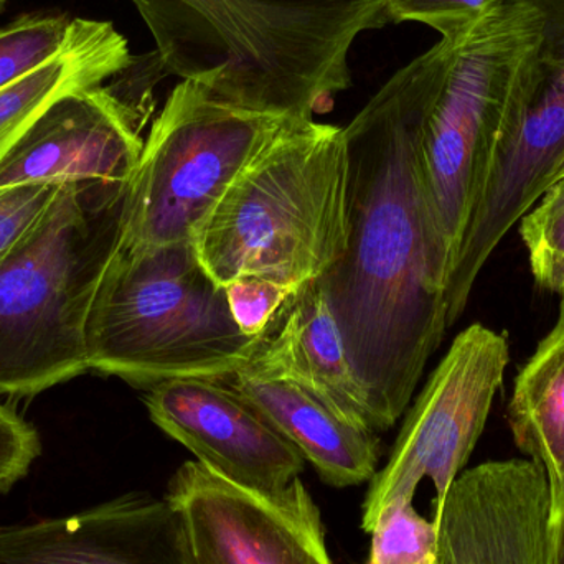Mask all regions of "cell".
<instances>
[{
    "mask_svg": "<svg viewBox=\"0 0 564 564\" xmlns=\"http://www.w3.org/2000/svg\"><path fill=\"white\" fill-rule=\"evenodd\" d=\"M454 40L441 39L394 73L344 129L347 247L318 281L380 431L400 420L449 328V264L423 142Z\"/></svg>",
    "mask_w": 564,
    "mask_h": 564,
    "instance_id": "1",
    "label": "cell"
},
{
    "mask_svg": "<svg viewBox=\"0 0 564 564\" xmlns=\"http://www.w3.org/2000/svg\"><path fill=\"white\" fill-rule=\"evenodd\" d=\"M167 75L251 111L312 119L351 85L358 35L391 22L383 0H131Z\"/></svg>",
    "mask_w": 564,
    "mask_h": 564,
    "instance_id": "2",
    "label": "cell"
},
{
    "mask_svg": "<svg viewBox=\"0 0 564 564\" xmlns=\"http://www.w3.org/2000/svg\"><path fill=\"white\" fill-rule=\"evenodd\" d=\"M131 182H63L0 257V394L33 397L89 370L86 322L124 241Z\"/></svg>",
    "mask_w": 564,
    "mask_h": 564,
    "instance_id": "3",
    "label": "cell"
},
{
    "mask_svg": "<svg viewBox=\"0 0 564 564\" xmlns=\"http://www.w3.org/2000/svg\"><path fill=\"white\" fill-rule=\"evenodd\" d=\"M347 187L344 129L291 118L198 227V258L221 285L318 280L347 247Z\"/></svg>",
    "mask_w": 564,
    "mask_h": 564,
    "instance_id": "4",
    "label": "cell"
},
{
    "mask_svg": "<svg viewBox=\"0 0 564 564\" xmlns=\"http://www.w3.org/2000/svg\"><path fill=\"white\" fill-rule=\"evenodd\" d=\"M258 337L241 332L227 288L198 258L194 240L126 245L106 270L86 322L89 370L132 387L234 377Z\"/></svg>",
    "mask_w": 564,
    "mask_h": 564,
    "instance_id": "5",
    "label": "cell"
},
{
    "mask_svg": "<svg viewBox=\"0 0 564 564\" xmlns=\"http://www.w3.org/2000/svg\"><path fill=\"white\" fill-rule=\"evenodd\" d=\"M542 20L536 0H503L454 40L423 142L427 195L449 278Z\"/></svg>",
    "mask_w": 564,
    "mask_h": 564,
    "instance_id": "6",
    "label": "cell"
},
{
    "mask_svg": "<svg viewBox=\"0 0 564 564\" xmlns=\"http://www.w3.org/2000/svg\"><path fill=\"white\" fill-rule=\"evenodd\" d=\"M288 116L251 111L182 79L154 119L129 185L126 245L194 240L225 192Z\"/></svg>",
    "mask_w": 564,
    "mask_h": 564,
    "instance_id": "7",
    "label": "cell"
},
{
    "mask_svg": "<svg viewBox=\"0 0 564 564\" xmlns=\"http://www.w3.org/2000/svg\"><path fill=\"white\" fill-rule=\"evenodd\" d=\"M542 32L523 63L496 159L446 288L447 322L463 315L480 271L564 164V0H536Z\"/></svg>",
    "mask_w": 564,
    "mask_h": 564,
    "instance_id": "8",
    "label": "cell"
},
{
    "mask_svg": "<svg viewBox=\"0 0 564 564\" xmlns=\"http://www.w3.org/2000/svg\"><path fill=\"white\" fill-rule=\"evenodd\" d=\"M510 361L506 335L482 324L464 328L408 413L387 466L370 480L361 529L371 533L394 500H414L430 479L440 506L469 463Z\"/></svg>",
    "mask_w": 564,
    "mask_h": 564,
    "instance_id": "9",
    "label": "cell"
},
{
    "mask_svg": "<svg viewBox=\"0 0 564 564\" xmlns=\"http://www.w3.org/2000/svg\"><path fill=\"white\" fill-rule=\"evenodd\" d=\"M149 416L221 479L270 506L328 552L321 510L301 480L305 459L224 381H164L145 397Z\"/></svg>",
    "mask_w": 564,
    "mask_h": 564,
    "instance_id": "10",
    "label": "cell"
},
{
    "mask_svg": "<svg viewBox=\"0 0 564 564\" xmlns=\"http://www.w3.org/2000/svg\"><path fill=\"white\" fill-rule=\"evenodd\" d=\"M164 75L158 52L135 55L105 85L56 99L0 159V187L131 182L144 148L142 129L154 112V88Z\"/></svg>",
    "mask_w": 564,
    "mask_h": 564,
    "instance_id": "11",
    "label": "cell"
},
{
    "mask_svg": "<svg viewBox=\"0 0 564 564\" xmlns=\"http://www.w3.org/2000/svg\"><path fill=\"white\" fill-rule=\"evenodd\" d=\"M433 522L436 564H556L552 482L529 457L463 470L434 507Z\"/></svg>",
    "mask_w": 564,
    "mask_h": 564,
    "instance_id": "12",
    "label": "cell"
},
{
    "mask_svg": "<svg viewBox=\"0 0 564 564\" xmlns=\"http://www.w3.org/2000/svg\"><path fill=\"white\" fill-rule=\"evenodd\" d=\"M235 375L292 381L348 423L380 433L377 414L348 361L340 328L318 280L304 282L285 299L258 335L250 360Z\"/></svg>",
    "mask_w": 564,
    "mask_h": 564,
    "instance_id": "13",
    "label": "cell"
},
{
    "mask_svg": "<svg viewBox=\"0 0 564 564\" xmlns=\"http://www.w3.org/2000/svg\"><path fill=\"white\" fill-rule=\"evenodd\" d=\"M167 497L198 564H334L270 506L198 460L178 467Z\"/></svg>",
    "mask_w": 564,
    "mask_h": 564,
    "instance_id": "14",
    "label": "cell"
},
{
    "mask_svg": "<svg viewBox=\"0 0 564 564\" xmlns=\"http://www.w3.org/2000/svg\"><path fill=\"white\" fill-rule=\"evenodd\" d=\"M224 383L294 444L327 486H360L377 474L381 457L377 433L348 423L305 388L292 381L241 375Z\"/></svg>",
    "mask_w": 564,
    "mask_h": 564,
    "instance_id": "15",
    "label": "cell"
},
{
    "mask_svg": "<svg viewBox=\"0 0 564 564\" xmlns=\"http://www.w3.org/2000/svg\"><path fill=\"white\" fill-rule=\"evenodd\" d=\"M128 40L106 20L73 19L62 52L0 89V159L62 96L105 85L134 62Z\"/></svg>",
    "mask_w": 564,
    "mask_h": 564,
    "instance_id": "16",
    "label": "cell"
},
{
    "mask_svg": "<svg viewBox=\"0 0 564 564\" xmlns=\"http://www.w3.org/2000/svg\"><path fill=\"white\" fill-rule=\"evenodd\" d=\"M507 420L517 447L558 482L564 474V297L552 330L517 375Z\"/></svg>",
    "mask_w": 564,
    "mask_h": 564,
    "instance_id": "17",
    "label": "cell"
},
{
    "mask_svg": "<svg viewBox=\"0 0 564 564\" xmlns=\"http://www.w3.org/2000/svg\"><path fill=\"white\" fill-rule=\"evenodd\" d=\"M68 13L33 12L0 26V89L55 58L72 32Z\"/></svg>",
    "mask_w": 564,
    "mask_h": 564,
    "instance_id": "18",
    "label": "cell"
},
{
    "mask_svg": "<svg viewBox=\"0 0 564 564\" xmlns=\"http://www.w3.org/2000/svg\"><path fill=\"white\" fill-rule=\"evenodd\" d=\"M520 237L536 285L564 294V175L520 218Z\"/></svg>",
    "mask_w": 564,
    "mask_h": 564,
    "instance_id": "19",
    "label": "cell"
},
{
    "mask_svg": "<svg viewBox=\"0 0 564 564\" xmlns=\"http://www.w3.org/2000/svg\"><path fill=\"white\" fill-rule=\"evenodd\" d=\"M437 527L413 500L384 507L371 530L370 564H436Z\"/></svg>",
    "mask_w": 564,
    "mask_h": 564,
    "instance_id": "20",
    "label": "cell"
},
{
    "mask_svg": "<svg viewBox=\"0 0 564 564\" xmlns=\"http://www.w3.org/2000/svg\"><path fill=\"white\" fill-rule=\"evenodd\" d=\"M391 22H420L441 39L460 35L503 0H383Z\"/></svg>",
    "mask_w": 564,
    "mask_h": 564,
    "instance_id": "21",
    "label": "cell"
},
{
    "mask_svg": "<svg viewBox=\"0 0 564 564\" xmlns=\"http://www.w3.org/2000/svg\"><path fill=\"white\" fill-rule=\"evenodd\" d=\"M63 182L0 187V257L12 250L42 220Z\"/></svg>",
    "mask_w": 564,
    "mask_h": 564,
    "instance_id": "22",
    "label": "cell"
},
{
    "mask_svg": "<svg viewBox=\"0 0 564 564\" xmlns=\"http://www.w3.org/2000/svg\"><path fill=\"white\" fill-rule=\"evenodd\" d=\"M225 288L231 314L248 337H258L280 311L285 299L297 289L258 276L238 278Z\"/></svg>",
    "mask_w": 564,
    "mask_h": 564,
    "instance_id": "23",
    "label": "cell"
},
{
    "mask_svg": "<svg viewBox=\"0 0 564 564\" xmlns=\"http://www.w3.org/2000/svg\"><path fill=\"white\" fill-rule=\"evenodd\" d=\"M42 456L39 431L12 408L0 403V494L10 492Z\"/></svg>",
    "mask_w": 564,
    "mask_h": 564,
    "instance_id": "24",
    "label": "cell"
},
{
    "mask_svg": "<svg viewBox=\"0 0 564 564\" xmlns=\"http://www.w3.org/2000/svg\"><path fill=\"white\" fill-rule=\"evenodd\" d=\"M558 512V556L556 564H564V486H552Z\"/></svg>",
    "mask_w": 564,
    "mask_h": 564,
    "instance_id": "25",
    "label": "cell"
},
{
    "mask_svg": "<svg viewBox=\"0 0 564 564\" xmlns=\"http://www.w3.org/2000/svg\"><path fill=\"white\" fill-rule=\"evenodd\" d=\"M550 482H552V480H550ZM552 484H553V486H560V484H563V486H564V474L562 476V479L558 480V482H552Z\"/></svg>",
    "mask_w": 564,
    "mask_h": 564,
    "instance_id": "26",
    "label": "cell"
},
{
    "mask_svg": "<svg viewBox=\"0 0 564 564\" xmlns=\"http://www.w3.org/2000/svg\"><path fill=\"white\" fill-rule=\"evenodd\" d=\"M7 0H0V12H2L3 7H6Z\"/></svg>",
    "mask_w": 564,
    "mask_h": 564,
    "instance_id": "27",
    "label": "cell"
},
{
    "mask_svg": "<svg viewBox=\"0 0 564 564\" xmlns=\"http://www.w3.org/2000/svg\"><path fill=\"white\" fill-rule=\"evenodd\" d=\"M563 175H564V164H563L562 171H560L558 177H556V178L563 177Z\"/></svg>",
    "mask_w": 564,
    "mask_h": 564,
    "instance_id": "28",
    "label": "cell"
},
{
    "mask_svg": "<svg viewBox=\"0 0 564 564\" xmlns=\"http://www.w3.org/2000/svg\"><path fill=\"white\" fill-rule=\"evenodd\" d=\"M368 564H370V563H368Z\"/></svg>",
    "mask_w": 564,
    "mask_h": 564,
    "instance_id": "29",
    "label": "cell"
}]
</instances>
